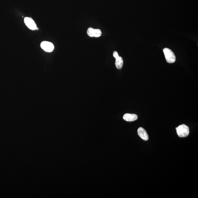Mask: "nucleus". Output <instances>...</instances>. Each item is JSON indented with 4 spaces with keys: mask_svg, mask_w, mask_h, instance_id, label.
Masks as SVG:
<instances>
[{
    "mask_svg": "<svg viewBox=\"0 0 198 198\" xmlns=\"http://www.w3.org/2000/svg\"><path fill=\"white\" fill-rule=\"evenodd\" d=\"M178 136L180 138L186 137L189 134V128L186 125H182L176 128Z\"/></svg>",
    "mask_w": 198,
    "mask_h": 198,
    "instance_id": "f257e3e1",
    "label": "nucleus"
},
{
    "mask_svg": "<svg viewBox=\"0 0 198 198\" xmlns=\"http://www.w3.org/2000/svg\"><path fill=\"white\" fill-rule=\"evenodd\" d=\"M163 51L165 59L168 63H173L176 61V57L174 52L168 48H165Z\"/></svg>",
    "mask_w": 198,
    "mask_h": 198,
    "instance_id": "f03ea898",
    "label": "nucleus"
},
{
    "mask_svg": "<svg viewBox=\"0 0 198 198\" xmlns=\"http://www.w3.org/2000/svg\"><path fill=\"white\" fill-rule=\"evenodd\" d=\"M113 56L116 59L115 61V66L117 69H121L123 67V60L122 57L119 56L118 52L116 51L113 52Z\"/></svg>",
    "mask_w": 198,
    "mask_h": 198,
    "instance_id": "7ed1b4c3",
    "label": "nucleus"
},
{
    "mask_svg": "<svg viewBox=\"0 0 198 198\" xmlns=\"http://www.w3.org/2000/svg\"><path fill=\"white\" fill-rule=\"evenodd\" d=\"M41 46L42 49L47 52L53 51L55 48V47L52 43L47 41H44L41 43Z\"/></svg>",
    "mask_w": 198,
    "mask_h": 198,
    "instance_id": "20e7f679",
    "label": "nucleus"
},
{
    "mask_svg": "<svg viewBox=\"0 0 198 198\" xmlns=\"http://www.w3.org/2000/svg\"><path fill=\"white\" fill-rule=\"evenodd\" d=\"M88 35L93 37H99L101 36L102 32L100 29H95L92 28H88L87 30Z\"/></svg>",
    "mask_w": 198,
    "mask_h": 198,
    "instance_id": "39448f33",
    "label": "nucleus"
},
{
    "mask_svg": "<svg viewBox=\"0 0 198 198\" xmlns=\"http://www.w3.org/2000/svg\"><path fill=\"white\" fill-rule=\"evenodd\" d=\"M24 22L27 27L30 29L32 30H36V28H37V25L32 18L28 17H25Z\"/></svg>",
    "mask_w": 198,
    "mask_h": 198,
    "instance_id": "423d86ee",
    "label": "nucleus"
},
{
    "mask_svg": "<svg viewBox=\"0 0 198 198\" xmlns=\"http://www.w3.org/2000/svg\"><path fill=\"white\" fill-rule=\"evenodd\" d=\"M138 134L142 139L147 141L149 140V136L146 131L142 127H140L138 129Z\"/></svg>",
    "mask_w": 198,
    "mask_h": 198,
    "instance_id": "0eeeda50",
    "label": "nucleus"
},
{
    "mask_svg": "<svg viewBox=\"0 0 198 198\" xmlns=\"http://www.w3.org/2000/svg\"><path fill=\"white\" fill-rule=\"evenodd\" d=\"M138 117L137 115L134 114H129L126 113L124 115L123 118L125 121L129 122L136 121Z\"/></svg>",
    "mask_w": 198,
    "mask_h": 198,
    "instance_id": "6e6552de",
    "label": "nucleus"
},
{
    "mask_svg": "<svg viewBox=\"0 0 198 198\" xmlns=\"http://www.w3.org/2000/svg\"><path fill=\"white\" fill-rule=\"evenodd\" d=\"M36 30H38V28H36Z\"/></svg>",
    "mask_w": 198,
    "mask_h": 198,
    "instance_id": "1a4fd4ad",
    "label": "nucleus"
}]
</instances>
